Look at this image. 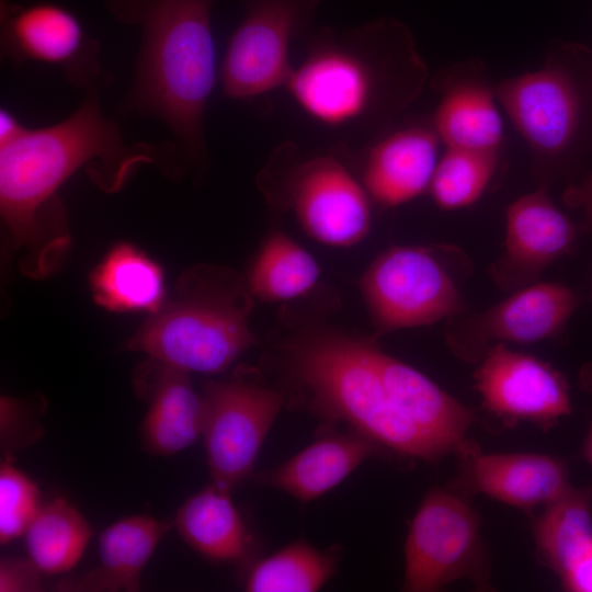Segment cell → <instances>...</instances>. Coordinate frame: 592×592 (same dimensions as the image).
<instances>
[{
  "instance_id": "277c9868",
  "label": "cell",
  "mask_w": 592,
  "mask_h": 592,
  "mask_svg": "<svg viewBox=\"0 0 592 592\" xmlns=\"http://www.w3.org/2000/svg\"><path fill=\"white\" fill-rule=\"evenodd\" d=\"M216 0H109L121 22L141 27L134 78L122 102L126 112L159 118L183 157L206 156L204 115L214 90Z\"/></svg>"
},
{
  "instance_id": "f1b7e54d",
  "label": "cell",
  "mask_w": 592,
  "mask_h": 592,
  "mask_svg": "<svg viewBox=\"0 0 592 592\" xmlns=\"http://www.w3.org/2000/svg\"><path fill=\"white\" fill-rule=\"evenodd\" d=\"M36 483L10 460L0 468V543L7 545L24 535L35 516L39 504Z\"/></svg>"
},
{
  "instance_id": "8fae6325",
  "label": "cell",
  "mask_w": 592,
  "mask_h": 592,
  "mask_svg": "<svg viewBox=\"0 0 592 592\" xmlns=\"http://www.w3.org/2000/svg\"><path fill=\"white\" fill-rule=\"evenodd\" d=\"M203 390L202 436L212 482L231 491L252 474L283 397L240 378L207 380Z\"/></svg>"
},
{
  "instance_id": "cb8c5ba5",
  "label": "cell",
  "mask_w": 592,
  "mask_h": 592,
  "mask_svg": "<svg viewBox=\"0 0 592 592\" xmlns=\"http://www.w3.org/2000/svg\"><path fill=\"white\" fill-rule=\"evenodd\" d=\"M543 562L558 577L592 540V485L573 488L544 506L533 524Z\"/></svg>"
},
{
  "instance_id": "44dd1931",
  "label": "cell",
  "mask_w": 592,
  "mask_h": 592,
  "mask_svg": "<svg viewBox=\"0 0 592 592\" xmlns=\"http://www.w3.org/2000/svg\"><path fill=\"white\" fill-rule=\"evenodd\" d=\"M173 526L149 515L126 516L110 525L100 536V565L86 574L59 582L62 591H137L140 574Z\"/></svg>"
},
{
  "instance_id": "9a60e30c",
  "label": "cell",
  "mask_w": 592,
  "mask_h": 592,
  "mask_svg": "<svg viewBox=\"0 0 592 592\" xmlns=\"http://www.w3.org/2000/svg\"><path fill=\"white\" fill-rule=\"evenodd\" d=\"M579 229L548 193V187L513 201L505 213L503 251L491 265V277L514 292L537 282L549 265L577 247Z\"/></svg>"
},
{
  "instance_id": "9c48e42d",
  "label": "cell",
  "mask_w": 592,
  "mask_h": 592,
  "mask_svg": "<svg viewBox=\"0 0 592 592\" xmlns=\"http://www.w3.org/2000/svg\"><path fill=\"white\" fill-rule=\"evenodd\" d=\"M485 558L480 520L469 503L448 490L429 491L407 535L403 589L431 592L462 578L486 587Z\"/></svg>"
},
{
  "instance_id": "3957f363",
  "label": "cell",
  "mask_w": 592,
  "mask_h": 592,
  "mask_svg": "<svg viewBox=\"0 0 592 592\" xmlns=\"http://www.w3.org/2000/svg\"><path fill=\"white\" fill-rule=\"evenodd\" d=\"M430 79L410 29L380 18L337 33L320 30L285 89L296 105L332 129H384Z\"/></svg>"
},
{
  "instance_id": "6da1fadb",
  "label": "cell",
  "mask_w": 592,
  "mask_h": 592,
  "mask_svg": "<svg viewBox=\"0 0 592 592\" xmlns=\"http://www.w3.org/2000/svg\"><path fill=\"white\" fill-rule=\"evenodd\" d=\"M109 82L110 77L84 89L79 107L62 121L38 128L20 123L0 138L1 218L18 266L29 277L52 274L68 250L67 212L58 191L75 172L86 168L106 193L118 192L144 164L170 178L182 172L175 141L125 143L101 110V90Z\"/></svg>"
},
{
  "instance_id": "5bb4252c",
  "label": "cell",
  "mask_w": 592,
  "mask_h": 592,
  "mask_svg": "<svg viewBox=\"0 0 592 592\" xmlns=\"http://www.w3.org/2000/svg\"><path fill=\"white\" fill-rule=\"evenodd\" d=\"M478 364L474 387L505 424L527 421L546 430L571 413L568 382L550 363L499 343Z\"/></svg>"
},
{
  "instance_id": "ffe728a7",
  "label": "cell",
  "mask_w": 592,
  "mask_h": 592,
  "mask_svg": "<svg viewBox=\"0 0 592 592\" xmlns=\"http://www.w3.org/2000/svg\"><path fill=\"white\" fill-rule=\"evenodd\" d=\"M376 445L360 433L322 437L280 466L257 474L255 480L306 503L344 480L375 453Z\"/></svg>"
},
{
  "instance_id": "4316f807",
  "label": "cell",
  "mask_w": 592,
  "mask_h": 592,
  "mask_svg": "<svg viewBox=\"0 0 592 592\" xmlns=\"http://www.w3.org/2000/svg\"><path fill=\"white\" fill-rule=\"evenodd\" d=\"M337 554L296 540L260 559L250 569L244 590L250 592H314L332 576Z\"/></svg>"
},
{
  "instance_id": "1f68e13d",
  "label": "cell",
  "mask_w": 592,
  "mask_h": 592,
  "mask_svg": "<svg viewBox=\"0 0 592 592\" xmlns=\"http://www.w3.org/2000/svg\"><path fill=\"white\" fill-rule=\"evenodd\" d=\"M563 203L583 215V226L592 231V170L577 183L570 184L563 192Z\"/></svg>"
},
{
  "instance_id": "7c38bea8",
  "label": "cell",
  "mask_w": 592,
  "mask_h": 592,
  "mask_svg": "<svg viewBox=\"0 0 592 592\" xmlns=\"http://www.w3.org/2000/svg\"><path fill=\"white\" fill-rule=\"evenodd\" d=\"M579 304L569 286L537 281L483 311L447 320L446 343L459 358L478 363L494 344H533L559 337Z\"/></svg>"
},
{
  "instance_id": "603a6c76",
  "label": "cell",
  "mask_w": 592,
  "mask_h": 592,
  "mask_svg": "<svg viewBox=\"0 0 592 592\" xmlns=\"http://www.w3.org/2000/svg\"><path fill=\"white\" fill-rule=\"evenodd\" d=\"M94 301L111 311L157 312L166 301L161 266L130 243H119L109 251L92 271Z\"/></svg>"
},
{
  "instance_id": "5b68a950",
  "label": "cell",
  "mask_w": 592,
  "mask_h": 592,
  "mask_svg": "<svg viewBox=\"0 0 592 592\" xmlns=\"http://www.w3.org/2000/svg\"><path fill=\"white\" fill-rule=\"evenodd\" d=\"M499 105L526 144L538 186L592 151V47L553 39L542 66L494 83Z\"/></svg>"
},
{
  "instance_id": "d6986e66",
  "label": "cell",
  "mask_w": 592,
  "mask_h": 592,
  "mask_svg": "<svg viewBox=\"0 0 592 592\" xmlns=\"http://www.w3.org/2000/svg\"><path fill=\"white\" fill-rule=\"evenodd\" d=\"M153 363V369L141 374L149 397L141 439L148 452L170 456L191 446L203 434L204 402L187 372Z\"/></svg>"
},
{
  "instance_id": "8992f818",
  "label": "cell",
  "mask_w": 592,
  "mask_h": 592,
  "mask_svg": "<svg viewBox=\"0 0 592 592\" xmlns=\"http://www.w3.org/2000/svg\"><path fill=\"white\" fill-rule=\"evenodd\" d=\"M229 274L209 267L185 272L174 296L127 340L125 349L184 372L215 374L255 343L251 301Z\"/></svg>"
},
{
  "instance_id": "ba28073f",
  "label": "cell",
  "mask_w": 592,
  "mask_h": 592,
  "mask_svg": "<svg viewBox=\"0 0 592 592\" xmlns=\"http://www.w3.org/2000/svg\"><path fill=\"white\" fill-rule=\"evenodd\" d=\"M297 157L292 144L272 155L262 182L269 195L291 208L301 228L315 240L331 247L362 241L372 224L371 198L362 182L337 158Z\"/></svg>"
},
{
  "instance_id": "30bf717a",
  "label": "cell",
  "mask_w": 592,
  "mask_h": 592,
  "mask_svg": "<svg viewBox=\"0 0 592 592\" xmlns=\"http://www.w3.org/2000/svg\"><path fill=\"white\" fill-rule=\"evenodd\" d=\"M321 0H243V14L229 38L220 68L223 95L249 100L284 88L294 66L293 41Z\"/></svg>"
},
{
  "instance_id": "83f0119b",
  "label": "cell",
  "mask_w": 592,
  "mask_h": 592,
  "mask_svg": "<svg viewBox=\"0 0 592 592\" xmlns=\"http://www.w3.org/2000/svg\"><path fill=\"white\" fill-rule=\"evenodd\" d=\"M500 150L446 148L429 187L436 206L455 210L475 204L494 177Z\"/></svg>"
},
{
  "instance_id": "d6a6232c",
  "label": "cell",
  "mask_w": 592,
  "mask_h": 592,
  "mask_svg": "<svg viewBox=\"0 0 592 592\" xmlns=\"http://www.w3.org/2000/svg\"><path fill=\"white\" fill-rule=\"evenodd\" d=\"M578 379L581 389L592 395V361L581 366ZM581 456L592 467V420L581 447Z\"/></svg>"
},
{
  "instance_id": "f546056e",
  "label": "cell",
  "mask_w": 592,
  "mask_h": 592,
  "mask_svg": "<svg viewBox=\"0 0 592 592\" xmlns=\"http://www.w3.org/2000/svg\"><path fill=\"white\" fill-rule=\"evenodd\" d=\"M41 573L31 559L4 558L0 562V591H39L42 588Z\"/></svg>"
},
{
  "instance_id": "52a82bcc",
  "label": "cell",
  "mask_w": 592,
  "mask_h": 592,
  "mask_svg": "<svg viewBox=\"0 0 592 592\" xmlns=\"http://www.w3.org/2000/svg\"><path fill=\"white\" fill-rule=\"evenodd\" d=\"M463 257L454 247L417 246H394L378 254L358 282L376 327L394 331L464 314L455 264Z\"/></svg>"
},
{
  "instance_id": "4dcf8cb0",
  "label": "cell",
  "mask_w": 592,
  "mask_h": 592,
  "mask_svg": "<svg viewBox=\"0 0 592 592\" xmlns=\"http://www.w3.org/2000/svg\"><path fill=\"white\" fill-rule=\"evenodd\" d=\"M562 587L572 592H592V540L559 576Z\"/></svg>"
},
{
  "instance_id": "7a4b0ae2",
  "label": "cell",
  "mask_w": 592,
  "mask_h": 592,
  "mask_svg": "<svg viewBox=\"0 0 592 592\" xmlns=\"http://www.w3.org/2000/svg\"><path fill=\"white\" fill-rule=\"evenodd\" d=\"M284 350L312 412L346 422L402 456L428 462L446 456L422 430L435 410L437 385L414 367L372 340L337 331L297 337Z\"/></svg>"
},
{
  "instance_id": "d4e9b609",
  "label": "cell",
  "mask_w": 592,
  "mask_h": 592,
  "mask_svg": "<svg viewBox=\"0 0 592 592\" xmlns=\"http://www.w3.org/2000/svg\"><path fill=\"white\" fill-rule=\"evenodd\" d=\"M91 527L68 501L55 498L41 506L25 532L30 559L45 574L73 568L89 543Z\"/></svg>"
},
{
  "instance_id": "4fadbf2b",
  "label": "cell",
  "mask_w": 592,
  "mask_h": 592,
  "mask_svg": "<svg viewBox=\"0 0 592 592\" xmlns=\"http://www.w3.org/2000/svg\"><path fill=\"white\" fill-rule=\"evenodd\" d=\"M1 54L13 66L37 61L60 67L68 82L87 89L106 79L99 62L100 45L66 8L1 0Z\"/></svg>"
},
{
  "instance_id": "484cf974",
  "label": "cell",
  "mask_w": 592,
  "mask_h": 592,
  "mask_svg": "<svg viewBox=\"0 0 592 592\" xmlns=\"http://www.w3.org/2000/svg\"><path fill=\"white\" fill-rule=\"evenodd\" d=\"M318 277L315 258L291 237L275 231L252 264L248 287L264 301L291 300L308 293Z\"/></svg>"
},
{
  "instance_id": "e0dca14e",
  "label": "cell",
  "mask_w": 592,
  "mask_h": 592,
  "mask_svg": "<svg viewBox=\"0 0 592 592\" xmlns=\"http://www.w3.org/2000/svg\"><path fill=\"white\" fill-rule=\"evenodd\" d=\"M460 483L473 492L530 510L546 505L566 492L569 471L555 456L537 453L485 454L471 443L459 452Z\"/></svg>"
},
{
  "instance_id": "ac0fdd59",
  "label": "cell",
  "mask_w": 592,
  "mask_h": 592,
  "mask_svg": "<svg viewBox=\"0 0 592 592\" xmlns=\"http://www.w3.org/2000/svg\"><path fill=\"white\" fill-rule=\"evenodd\" d=\"M441 140L430 121L387 132L368 149L362 183L376 204L396 207L429 191Z\"/></svg>"
},
{
  "instance_id": "7402d4cb",
  "label": "cell",
  "mask_w": 592,
  "mask_h": 592,
  "mask_svg": "<svg viewBox=\"0 0 592 592\" xmlns=\"http://www.w3.org/2000/svg\"><path fill=\"white\" fill-rule=\"evenodd\" d=\"M173 526L187 545L213 561H237L250 545L230 491L213 482L182 504Z\"/></svg>"
},
{
  "instance_id": "2e32d148",
  "label": "cell",
  "mask_w": 592,
  "mask_h": 592,
  "mask_svg": "<svg viewBox=\"0 0 592 592\" xmlns=\"http://www.w3.org/2000/svg\"><path fill=\"white\" fill-rule=\"evenodd\" d=\"M430 83L440 96L430 123L446 148L500 150L503 121L494 84L480 58L443 67Z\"/></svg>"
}]
</instances>
